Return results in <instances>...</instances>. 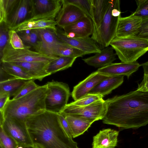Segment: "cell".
I'll return each mask as SVG.
<instances>
[{
  "label": "cell",
  "mask_w": 148,
  "mask_h": 148,
  "mask_svg": "<svg viewBox=\"0 0 148 148\" xmlns=\"http://www.w3.org/2000/svg\"><path fill=\"white\" fill-rule=\"evenodd\" d=\"M34 146L38 148H79L62 127L58 114L47 111L25 121Z\"/></svg>",
  "instance_id": "obj_2"
},
{
  "label": "cell",
  "mask_w": 148,
  "mask_h": 148,
  "mask_svg": "<svg viewBox=\"0 0 148 148\" xmlns=\"http://www.w3.org/2000/svg\"><path fill=\"white\" fill-rule=\"evenodd\" d=\"M145 0H136V4L137 6L142 3Z\"/></svg>",
  "instance_id": "obj_44"
},
{
  "label": "cell",
  "mask_w": 148,
  "mask_h": 148,
  "mask_svg": "<svg viewBox=\"0 0 148 148\" xmlns=\"http://www.w3.org/2000/svg\"><path fill=\"white\" fill-rule=\"evenodd\" d=\"M62 29L64 34L69 37L86 38L92 35L93 24L92 20L86 16Z\"/></svg>",
  "instance_id": "obj_16"
},
{
  "label": "cell",
  "mask_w": 148,
  "mask_h": 148,
  "mask_svg": "<svg viewBox=\"0 0 148 148\" xmlns=\"http://www.w3.org/2000/svg\"><path fill=\"white\" fill-rule=\"evenodd\" d=\"M32 9L31 0H19L6 23L8 28L12 29L30 18Z\"/></svg>",
  "instance_id": "obj_14"
},
{
  "label": "cell",
  "mask_w": 148,
  "mask_h": 148,
  "mask_svg": "<svg viewBox=\"0 0 148 148\" xmlns=\"http://www.w3.org/2000/svg\"><path fill=\"white\" fill-rule=\"evenodd\" d=\"M10 30L5 23H0V58L2 56L4 49L9 42V32Z\"/></svg>",
  "instance_id": "obj_36"
},
{
  "label": "cell",
  "mask_w": 148,
  "mask_h": 148,
  "mask_svg": "<svg viewBox=\"0 0 148 148\" xmlns=\"http://www.w3.org/2000/svg\"><path fill=\"white\" fill-rule=\"evenodd\" d=\"M29 80L14 78L0 82V95L14 96Z\"/></svg>",
  "instance_id": "obj_26"
},
{
  "label": "cell",
  "mask_w": 148,
  "mask_h": 148,
  "mask_svg": "<svg viewBox=\"0 0 148 148\" xmlns=\"http://www.w3.org/2000/svg\"><path fill=\"white\" fill-rule=\"evenodd\" d=\"M119 132L110 128L103 129L93 138L92 148H115Z\"/></svg>",
  "instance_id": "obj_19"
},
{
  "label": "cell",
  "mask_w": 148,
  "mask_h": 148,
  "mask_svg": "<svg viewBox=\"0 0 148 148\" xmlns=\"http://www.w3.org/2000/svg\"><path fill=\"white\" fill-rule=\"evenodd\" d=\"M115 0H111L109 7L99 27L93 31L91 38L102 49L110 45L115 37L119 20L121 16L116 17L112 14Z\"/></svg>",
  "instance_id": "obj_6"
},
{
  "label": "cell",
  "mask_w": 148,
  "mask_h": 148,
  "mask_svg": "<svg viewBox=\"0 0 148 148\" xmlns=\"http://www.w3.org/2000/svg\"><path fill=\"white\" fill-rule=\"evenodd\" d=\"M0 127L16 141L18 146L24 148L34 146L25 121L14 117H6Z\"/></svg>",
  "instance_id": "obj_9"
},
{
  "label": "cell",
  "mask_w": 148,
  "mask_h": 148,
  "mask_svg": "<svg viewBox=\"0 0 148 148\" xmlns=\"http://www.w3.org/2000/svg\"><path fill=\"white\" fill-rule=\"evenodd\" d=\"M62 7L58 14L56 21L57 25L63 28L87 16L79 7L73 4L61 0Z\"/></svg>",
  "instance_id": "obj_12"
},
{
  "label": "cell",
  "mask_w": 148,
  "mask_h": 148,
  "mask_svg": "<svg viewBox=\"0 0 148 148\" xmlns=\"http://www.w3.org/2000/svg\"><path fill=\"white\" fill-rule=\"evenodd\" d=\"M9 42L12 47L14 49L30 48L29 46L25 45L18 33L13 29H10L9 32Z\"/></svg>",
  "instance_id": "obj_34"
},
{
  "label": "cell",
  "mask_w": 148,
  "mask_h": 148,
  "mask_svg": "<svg viewBox=\"0 0 148 148\" xmlns=\"http://www.w3.org/2000/svg\"><path fill=\"white\" fill-rule=\"evenodd\" d=\"M105 102L103 123L122 130L137 129L148 124V92L136 90Z\"/></svg>",
  "instance_id": "obj_1"
},
{
  "label": "cell",
  "mask_w": 148,
  "mask_h": 148,
  "mask_svg": "<svg viewBox=\"0 0 148 148\" xmlns=\"http://www.w3.org/2000/svg\"><path fill=\"white\" fill-rule=\"evenodd\" d=\"M66 3L75 5L80 8L92 21L93 15L91 0H64Z\"/></svg>",
  "instance_id": "obj_32"
},
{
  "label": "cell",
  "mask_w": 148,
  "mask_h": 148,
  "mask_svg": "<svg viewBox=\"0 0 148 148\" xmlns=\"http://www.w3.org/2000/svg\"><path fill=\"white\" fill-rule=\"evenodd\" d=\"M62 6L48 12L36 14L27 19L13 29L16 32L42 29L57 30L56 18Z\"/></svg>",
  "instance_id": "obj_8"
},
{
  "label": "cell",
  "mask_w": 148,
  "mask_h": 148,
  "mask_svg": "<svg viewBox=\"0 0 148 148\" xmlns=\"http://www.w3.org/2000/svg\"><path fill=\"white\" fill-rule=\"evenodd\" d=\"M47 90L46 84L18 98L10 99L1 111L4 119L12 117L25 121L28 117L43 112Z\"/></svg>",
  "instance_id": "obj_3"
},
{
  "label": "cell",
  "mask_w": 148,
  "mask_h": 148,
  "mask_svg": "<svg viewBox=\"0 0 148 148\" xmlns=\"http://www.w3.org/2000/svg\"><path fill=\"white\" fill-rule=\"evenodd\" d=\"M138 36L145 38L148 36V17L142 19Z\"/></svg>",
  "instance_id": "obj_39"
},
{
  "label": "cell",
  "mask_w": 148,
  "mask_h": 148,
  "mask_svg": "<svg viewBox=\"0 0 148 148\" xmlns=\"http://www.w3.org/2000/svg\"><path fill=\"white\" fill-rule=\"evenodd\" d=\"M114 50L111 47L109 46L94 56L82 60L88 65L95 68H102L112 63L116 60V55Z\"/></svg>",
  "instance_id": "obj_20"
},
{
  "label": "cell",
  "mask_w": 148,
  "mask_h": 148,
  "mask_svg": "<svg viewBox=\"0 0 148 148\" xmlns=\"http://www.w3.org/2000/svg\"><path fill=\"white\" fill-rule=\"evenodd\" d=\"M136 90L148 92V75H144L142 81L138 84Z\"/></svg>",
  "instance_id": "obj_41"
},
{
  "label": "cell",
  "mask_w": 148,
  "mask_h": 148,
  "mask_svg": "<svg viewBox=\"0 0 148 148\" xmlns=\"http://www.w3.org/2000/svg\"><path fill=\"white\" fill-rule=\"evenodd\" d=\"M110 45L121 62H136L148 51V39L134 36L115 37Z\"/></svg>",
  "instance_id": "obj_4"
},
{
  "label": "cell",
  "mask_w": 148,
  "mask_h": 148,
  "mask_svg": "<svg viewBox=\"0 0 148 148\" xmlns=\"http://www.w3.org/2000/svg\"><path fill=\"white\" fill-rule=\"evenodd\" d=\"M17 33L23 41L32 46L35 49L39 46L40 40L36 30L21 31Z\"/></svg>",
  "instance_id": "obj_31"
},
{
  "label": "cell",
  "mask_w": 148,
  "mask_h": 148,
  "mask_svg": "<svg viewBox=\"0 0 148 148\" xmlns=\"http://www.w3.org/2000/svg\"><path fill=\"white\" fill-rule=\"evenodd\" d=\"M24 69L35 79L41 81L51 75L47 71L49 63L43 62H12Z\"/></svg>",
  "instance_id": "obj_22"
},
{
  "label": "cell",
  "mask_w": 148,
  "mask_h": 148,
  "mask_svg": "<svg viewBox=\"0 0 148 148\" xmlns=\"http://www.w3.org/2000/svg\"><path fill=\"white\" fill-rule=\"evenodd\" d=\"M142 18L133 14L119 18L115 37H122L137 35L141 27Z\"/></svg>",
  "instance_id": "obj_15"
},
{
  "label": "cell",
  "mask_w": 148,
  "mask_h": 148,
  "mask_svg": "<svg viewBox=\"0 0 148 148\" xmlns=\"http://www.w3.org/2000/svg\"><path fill=\"white\" fill-rule=\"evenodd\" d=\"M30 48L15 49L8 42L4 49L1 62H43L50 63L58 57L51 56L30 50Z\"/></svg>",
  "instance_id": "obj_7"
},
{
  "label": "cell",
  "mask_w": 148,
  "mask_h": 148,
  "mask_svg": "<svg viewBox=\"0 0 148 148\" xmlns=\"http://www.w3.org/2000/svg\"><path fill=\"white\" fill-rule=\"evenodd\" d=\"M39 86L35 82L34 79L30 80L22 87L12 99H16L26 95L36 89Z\"/></svg>",
  "instance_id": "obj_37"
},
{
  "label": "cell",
  "mask_w": 148,
  "mask_h": 148,
  "mask_svg": "<svg viewBox=\"0 0 148 148\" xmlns=\"http://www.w3.org/2000/svg\"><path fill=\"white\" fill-rule=\"evenodd\" d=\"M93 19V31L100 26L110 4L111 0H91Z\"/></svg>",
  "instance_id": "obj_24"
},
{
  "label": "cell",
  "mask_w": 148,
  "mask_h": 148,
  "mask_svg": "<svg viewBox=\"0 0 148 148\" xmlns=\"http://www.w3.org/2000/svg\"><path fill=\"white\" fill-rule=\"evenodd\" d=\"M103 97L99 95L88 93L70 103L77 106H86L102 99Z\"/></svg>",
  "instance_id": "obj_33"
},
{
  "label": "cell",
  "mask_w": 148,
  "mask_h": 148,
  "mask_svg": "<svg viewBox=\"0 0 148 148\" xmlns=\"http://www.w3.org/2000/svg\"><path fill=\"white\" fill-rule=\"evenodd\" d=\"M141 64L137 61L132 62H121L112 63L106 66L99 68L97 70L99 73L108 76H126L128 79L137 71Z\"/></svg>",
  "instance_id": "obj_13"
},
{
  "label": "cell",
  "mask_w": 148,
  "mask_h": 148,
  "mask_svg": "<svg viewBox=\"0 0 148 148\" xmlns=\"http://www.w3.org/2000/svg\"><path fill=\"white\" fill-rule=\"evenodd\" d=\"M62 115L64 117L69 125L72 132V138L83 134L95 121L94 120L73 115Z\"/></svg>",
  "instance_id": "obj_23"
},
{
  "label": "cell",
  "mask_w": 148,
  "mask_h": 148,
  "mask_svg": "<svg viewBox=\"0 0 148 148\" xmlns=\"http://www.w3.org/2000/svg\"><path fill=\"white\" fill-rule=\"evenodd\" d=\"M32 16L51 11L61 7V0H31Z\"/></svg>",
  "instance_id": "obj_25"
},
{
  "label": "cell",
  "mask_w": 148,
  "mask_h": 148,
  "mask_svg": "<svg viewBox=\"0 0 148 148\" xmlns=\"http://www.w3.org/2000/svg\"><path fill=\"white\" fill-rule=\"evenodd\" d=\"M55 33L61 41L82 51L85 55L96 53L101 50L98 44L91 37H69L64 34L63 31L57 28Z\"/></svg>",
  "instance_id": "obj_11"
},
{
  "label": "cell",
  "mask_w": 148,
  "mask_h": 148,
  "mask_svg": "<svg viewBox=\"0 0 148 148\" xmlns=\"http://www.w3.org/2000/svg\"><path fill=\"white\" fill-rule=\"evenodd\" d=\"M24 148H35V147L34 146H32L26 147Z\"/></svg>",
  "instance_id": "obj_45"
},
{
  "label": "cell",
  "mask_w": 148,
  "mask_h": 148,
  "mask_svg": "<svg viewBox=\"0 0 148 148\" xmlns=\"http://www.w3.org/2000/svg\"><path fill=\"white\" fill-rule=\"evenodd\" d=\"M0 67L7 74L15 78L27 80L34 79L24 69L13 63L1 62Z\"/></svg>",
  "instance_id": "obj_28"
},
{
  "label": "cell",
  "mask_w": 148,
  "mask_h": 148,
  "mask_svg": "<svg viewBox=\"0 0 148 148\" xmlns=\"http://www.w3.org/2000/svg\"><path fill=\"white\" fill-rule=\"evenodd\" d=\"M58 116L60 121L63 128L68 135L72 138V132L68 122L62 114H59Z\"/></svg>",
  "instance_id": "obj_40"
},
{
  "label": "cell",
  "mask_w": 148,
  "mask_h": 148,
  "mask_svg": "<svg viewBox=\"0 0 148 148\" xmlns=\"http://www.w3.org/2000/svg\"><path fill=\"white\" fill-rule=\"evenodd\" d=\"M133 14L142 19L148 17V0H145L142 3L138 6Z\"/></svg>",
  "instance_id": "obj_38"
},
{
  "label": "cell",
  "mask_w": 148,
  "mask_h": 148,
  "mask_svg": "<svg viewBox=\"0 0 148 148\" xmlns=\"http://www.w3.org/2000/svg\"><path fill=\"white\" fill-rule=\"evenodd\" d=\"M53 56H66L72 58L82 57L85 54L82 51L62 42L57 44L53 51Z\"/></svg>",
  "instance_id": "obj_27"
},
{
  "label": "cell",
  "mask_w": 148,
  "mask_h": 148,
  "mask_svg": "<svg viewBox=\"0 0 148 148\" xmlns=\"http://www.w3.org/2000/svg\"><path fill=\"white\" fill-rule=\"evenodd\" d=\"M35 148H38L36 147H35Z\"/></svg>",
  "instance_id": "obj_48"
},
{
  "label": "cell",
  "mask_w": 148,
  "mask_h": 148,
  "mask_svg": "<svg viewBox=\"0 0 148 148\" xmlns=\"http://www.w3.org/2000/svg\"><path fill=\"white\" fill-rule=\"evenodd\" d=\"M0 148H17L18 146L16 141L7 134L0 127Z\"/></svg>",
  "instance_id": "obj_35"
},
{
  "label": "cell",
  "mask_w": 148,
  "mask_h": 148,
  "mask_svg": "<svg viewBox=\"0 0 148 148\" xmlns=\"http://www.w3.org/2000/svg\"><path fill=\"white\" fill-rule=\"evenodd\" d=\"M124 76H109L98 84L88 93L99 95L103 97L122 84Z\"/></svg>",
  "instance_id": "obj_21"
},
{
  "label": "cell",
  "mask_w": 148,
  "mask_h": 148,
  "mask_svg": "<svg viewBox=\"0 0 148 148\" xmlns=\"http://www.w3.org/2000/svg\"><path fill=\"white\" fill-rule=\"evenodd\" d=\"M108 77L97 71L92 73L74 87L71 93L72 98L75 101L88 94L98 84Z\"/></svg>",
  "instance_id": "obj_17"
},
{
  "label": "cell",
  "mask_w": 148,
  "mask_h": 148,
  "mask_svg": "<svg viewBox=\"0 0 148 148\" xmlns=\"http://www.w3.org/2000/svg\"><path fill=\"white\" fill-rule=\"evenodd\" d=\"M45 99L46 111L59 114L65 106L70 95L68 85L53 80L48 82Z\"/></svg>",
  "instance_id": "obj_5"
},
{
  "label": "cell",
  "mask_w": 148,
  "mask_h": 148,
  "mask_svg": "<svg viewBox=\"0 0 148 148\" xmlns=\"http://www.w3.org/2000/svg\"><path fill=\"white\" fill-rule=\"evenodd\" d=\"M106 111L105 100L102 99L86 106H77L69 103L59 114L73 115L96 121L102 119Z\"/></svg>",
  "instance_id": "obj_10"
},
{
  "label": "cell",
  "mask_w": 148,
  "mask_h": 148,
  "mask_svg": "<svg viewBox=\"0 0 148 148\" xmlns=\"http://www.w3.org/2000/svg\"><path fill=\"white\" fill-rule=\"evenodd\" d=\"M143 68L144 75H148V61L141 64Z\"/></svg>",
  "instance_id": "obj_43"
},
{
  "label": "cell",
  "mask_w": 148,
  "mask_h": 148,
  "mask_svg": "<svg viewBox=\"0 0 148 148\" xmlns=\"http://www.w3.org/2000/svg\"><path fill=\"white\" fill-rule=\"evenodd\" d=\"M17 148H24L22 146H18Z\"/></svg>",
  "instance_id": "obj_46"
},
{
  "label": "cell",
  "mask_w": 148,
  "mask_h": 148,
  "mask_svg": "<svg viewBox=\"0 0 148 148\" xmlns=\"http://www.w3.org/2000/svg\"><path fill=\"white\" fill-rule=\"evenodd\" d=\"M10 97L6 94L0 95V111H2Z\"/></svg>",
  "instance_id": "obj_42"
},
{
  "label": "cell",
  "mask_w": 148,
  "mask_h": 148,
  "mask_svg": "<svg viewBox=\"0 0 148 148\" xmlns=\"http://www.w3.org/2000/svg\"><path fill=\"white\" fill-rule=\"evenodd\" d=\"M19 0H0V23H6Z\"/></svg>",
  "instance_id": "obj_30"
},
{
  "label": "cell",
  "mask_w": 148,
  "mask_h": 148,
  "mask_svg": "<svg viewBox=\"0 0 148 148\" xmlns=\"http://www.w3.org/2000/svg\"><path fill=\"white\" fill-rule=\"evenodd\" d=\"M40 40L36 51L47 56H54L53 55V50L55 46L61 41L57 37L53 30L42 29H36Z\"/></svg>",
  "instance_id": "obj_18"
},
{
  "label": "cell",
  "mask_w": 148,
  "mask_h": 148,
  "mask_svg": "<svg viewBox=\"0 0 148 148\" xmlns=\"http://www.w3.org/2000/svg\"><path fill=\"white\" fill-rule=\"evenodd\" d=\"M76 58L66 56H58L50 62L47 71L50 75L58 71L64 70L71 67Z\"/></svg>",
  "instance_id": "obj_29"
},
{
  "label": "cell",
  "mask_w": 148,
  "mask_h": 148,
  "mask_svg": "<svg viewBox=\"0 0 148 148\" xmlns=\"http://www.w3.org/2000/svg\"><path fill=\"white\" fill-rule=\"evenodd\" d=\"M145 38H147L148 39V36H147L146 37H145Z\"/></svg>",
  "instance_id": "obj_47"
}]
</instances>
